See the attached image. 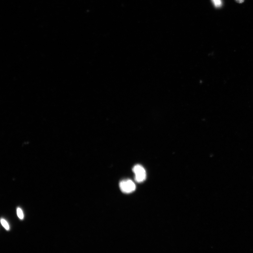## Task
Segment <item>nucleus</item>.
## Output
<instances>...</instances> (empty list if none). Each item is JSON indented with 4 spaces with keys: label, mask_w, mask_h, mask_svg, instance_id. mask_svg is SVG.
<instances>
[{
    "label": "nucleus",
    "mask_w": 253,
    "mask_h": 253,
    "mask_svg": "<svg viewBox=\"0 0 253 253\" xmlns=\"http://www.w3.org/2000/svg\"><path fill=\"white\" fill-rule=\"evenodd\" d=\"M132 170L135 174V179L136 182H141L145 180L146 173L144 168L141 165H135Z\"/></svg>",
    "instance_id": "1"
},
{
    "label": "nucleus",
    "mask_w": 253,
    "mask_h": 253,
    "mask_svg": "<svg viewBox=\"0 0 253 253\" xmlns=\"http://www.w3.org/2000/svg\"><path fill=\"white\" fill-rule=\"evenodd\" d=\"M238 3H242L244 1V0H235Z\"/></svg>",
    "instance_id": "6"
},
{
    "label": "nucleus",
    "mask_w": 253,
    "mask_h": 253,
    "mask_svg": "<svg viewBox=\"0 0 253 253\" xmlns=\"http://www.w3.org/2000/svg\"><path fill=\"white\" fill-rule=\"evenodd\" d=\"M17 215L19 219H23L24 218V215L23 211L20 208H17Z\"/></svg>",
    "instance_id": "5"
},
{
    "label": "nucleus",
    "mask_w": 253,
    "mask_h": 253,
    "mask_svg": "<svg viewBox=\"0 0 253 253\" xmlns=\"http://www.w3.org/2000/svg\"><path fill=\"white\" fill-rule=\"evenodd\" d=\"M212 1L215 7L219 8L221 7L222 5V0H212Z\"/></svg>",
    "instance_id": "3"
},
{
    "label": "nucleus",
    "mask_w": 253,
    "mask_h": 253,
    "mask_svg": "<svg viewBox=\"0 0 253 253\" xmlns=\"http://www.w3.org/2000/svg\"><path fill=\"white\" fill-rule=\"evenodd\" d=\"M1 223L4 228H5L6 230H8L10 229V227L8 223V222L5 221V219H1Z\"/></svg>",
    "instance_id": "4"
},
{
    "label": "nucleus",
    "mask_w": 253,
    "mask_h": 253,
    "mask_svg": "<svg viewBox=\"0 0 253 253\" xmlns=\"http://www.w3.org/2000/svg\"><path fill=\"white\" fill-rule=\"evenodd\" d=\"M120 189L122 192L125 193H130L135 191L136 185L130 179L121 181L119 184Z\"/></svg>",
    "instance_id": "2"
}]
</instances>
